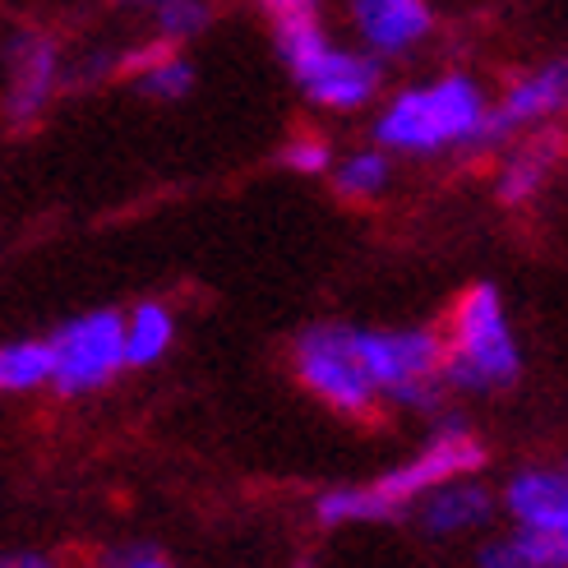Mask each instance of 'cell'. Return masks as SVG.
<instances>
[{"instance_id": "6da1fadb", "label": "cell", "mask_w": 568, "mask_h": 568, "mask_svg": "<svg viewBox=\"0 0 568 568\" xmlns=\"http://www.w3.org/2000/svg\"><path fill=\"white\" fill-rule=\"evenodd\" d=\"M490 89L471 70H435L375 102L371 144L388 158L439 162V158H486Z\"/></svg>"}, {"instance_id": "7a4b0ae2", "label": "cell", "mask_w": 568, "mask_h": 568, "mask_svg": "<svg viewBox=\"0 0 568 568\" xmlns=\"http://www.w3.org/2000/svg\"><path fill=\"white\" fill-rule=\"evenodd\" d=\"M486 467V444H480L467 425L444 420L439 430L425 439L412 458L388 467L375 480L361 486H333L315 499V518L324 527H356V523H393L416 508L420 495H430L444 480L476 476Z\"/></svg>"}, {"instance_id": "3957f363", "label": "cell", "mask_w": 568, "mask_h": 568, "mask_svg": "<svg viewBox=\"0 0 568 568\" xmlns=\"http://www.w3.org/2000/svg\"><path fill=\"white\" fill-rule=\"evenodd\" d=\"M273 47L296 93L315 111L356 116V111H371L384 98V65L356 42H337L320 6L273 14Z\"/></svg>"}, {"instance_id": "277c9868", "label": "cell", "mask_w": 568, "mask_h": 568, "mask_svg": "<svg viewBox=\"0 0 568 568\" xmlns=\"http://www.w3.org/2000/svg\"><path fill=\"white\" fill-rule=\"evenodd\" d=\"M444 388L463 397H495L523 379V343L495 282H471L453 296L439 324Z\"/></svg>"}, {"instance_id": "5b68a950", "label": "cell", "mask_w": 568, "mask_h": 568, "mask_svg": "<svg viewBox=\"0 0 568 568\" xmlns=\"http://www.w3.org/2000/svg\"><path fill=\"white\" fill-rule=\"evenodd\" d=\"M356 352L379 403L430 416L444 403L439 324H356Z\"/></svg>"}, {"instance_id": "8992f818", "label": "cell", "mask_w": 568, "mask_h": 568, "mask_svg": "<svg viewBox=\"0 0 568 568\" xmlns=\"http://www.w3.org/2000/svg\"><path fill=\"white\" fill-rule=\"evenodd\" d=\"M292 375L315 403H324L328 412L347 420H371L384 407L361 365L356 324H343V320L305 324L292 337Z\"/></svg>"}, {"instance_id": "52a82bcc", "label": "cell", "mask_w": 568, "mask_h": 568, "mask_svg": "<svg viewBox=\"0 0 568 568\" xmlns=\"http://www.w3.org/2000/svg\"><path fill=\"white\" fill-rule=\"evenodd\" d=\"M47 343H51V393L61 397H93L125 375L121 310L111 305L65 320Z\"/></svg>"}, {"instance_id": "ba28073f", "label": "cell", "mask_w": 568, "mask_h": 568, "mask_svg": "<svg viewBox=\"0 0 568 568\" xmlns=\"http://www.w3.org/2000/svg\"><path fill=\"white\" fill-rule=\"evenodd\" d=\"M568 116V55H550L527 70H514L504 79V89L490 93V130L486 144L499 153L523 134H541L555 121Z\"/></svg>"}, {"instance_id": "9c48e42d", "label": "cell", "mask_w": 568, "mask_h": 568, "mask_svg": "<svg viewBox=\"0 0 568 568\" xmlns=\"http://www.w3.org/2000/svg\"><path fill=\"white\" fill-rule=\"evenodd\" d=\"M343 23L352 42L379 65L412 61L439 33L435 0H343Z\"/></svg>"}, {"instance_id": "30bf717a", "label": "cell", "mask_w": 568, "mask_h": 568, "mask_svg": "<svg viewBox=\"0 0 568 568\" xmlns=\"http://www.w3.org/2000/svg\"><path fill=\"white\" fill-rule=\"evenodd\" d=\"M70 65H65V47L55 42L42 28H23L6 47V98L0 111L14 130L33 125L47 116V106L55 102V93L65 89Z\"/></svg>"}, {"instance_id": "8fae6325", "label": "cell", "mask_w": 568, "mask_h": 568, "mask_svg": "<svg viewBox=\"0 0 568 568\" xmlns=\"http://www.w3.org/2000/svg\"><path fill=\"white\" fill-rule=\"evenodd\" d=\"M559 158H564V139L555 130L523 134L514 144H504L495 162V199L504 209H527L555 181Z\"/></svg>"}, {"instance_id": "7c38bea8", "label": "cell", "mask_w": 568, "mask_h": 568, "mask_svg": "<svg viewBox=\"0 0 568 568\" xmlns=\"http://www.w3.org/2000/svg\"><path fill=\"white\" fill-rule=\"evenodd\" d=\"M499 508L514 523V531H555L568 523V476L564 467H518L504 480Z\"/></svg>"}, {"instance_id": "4fadbf2b", "label": "cell", "mask_w": 568, "mask_h": 568, "mask_svg": "<svg viewBox=\"0 0 568 568\" xmlns=\"http://www.w3.org/2000/svg\"><path fill=\"white\" fill-rule=\"evenodd\" d=\"M499 508V495L490 486H480L476 476H458V480H444L430 495L416 499V523L425 536H467L476 527H486Z\"/></svg>"}, {"instance_id": "5bb4252c", "label": "cell", "mask_w": 568, "mask_h": 568, "mask_svg": "<svg viewBox=\"0 0 568 568\" xmlns=\"http://www.w3.org/2000/svg\"><path fill=\"white\" fill-rule=\"evenodd\" d=\"M111 70H116L121 79H130V89L139 98L162 102V106L185 102L194 93V79H199L194 65L181 55V47H166V42H144L134 51L111 55Z\"/></svg>"}, {"instance_id": "9a60e30c", "label": "cell", "mask_w": 568, "mask_h": 568, "mask_svg": "<svg viewBox=\"0 0 568 568\" xmlns=\"http://www.w3.org/2000/svg\"><path fill=\"white\" fill-rule=\"evenodd\" d=\"M121 333H125V371H153L172 356L181 324H176V310L172 301H134L130 310H121Z\"/></svg>"}, {"instance_id": "2e32d148", "label": "cell", "mask_w": 568, "mask_h": 568, "mask_svg": "<svg viewBox=\"0 0 568 568\" xmlns=\"http://www.w3.org/2000/svg\"><path fill=\"white\" fill-rule=\"evenodd\" d=\"M393 172H397V158H388L379 144H356L333 158L328 185L343 204H379L393 185Z\"/></svg>"}, {"instance_id": "e0dca14e", "label": "cell", "mask_w": 568, "mask_h": 568, "mask_svg": "<svg viewBox=\"0 0 568 568\" xmlns=\"http://www.w3.org/2000/svg\"><path fill=\"white\" fill-rule=\"evenodd\" d=\"M51 388V343L47 337H10L0 343V393H42Z\"/></svg>"}, {"instance_id": "ac0fdd59", "label": "cell", "mask_w": 568, "mask_h": 568, "mask_svg": "<svg viewBox=\"0 0 568 568\" xmlns=\"http://www.w3.org/2000/svg\"><path fill=\"white\" fill-rule=\"evenodd\" d=\"M149 19H153L158 42L181 47V42H194L199 33H209V23H213V0H166V6L153 10Z\"/></svg>"}, {"instance_id": "d6986e66", "label": "cell", "mask_w": 568, "mask_h": 568, "mask_svg": "<svg viewBox=\"0 0 568 568\" xmlns=\"http://www.w3.org/2000/svg\"><path fill=\"white\" fill-rule=\"evenodd\" d=\"M333 158H337L333 139L320 134V130H296L287 144H282V153H277V162L287 166L292 176H315V181L333 172Z\"/></svg>"}, {"instance_id": "ffe728a7", "label": "cell", "mask_w": 568, "mask_h": 568, "mask_svg": "<svg viewBox=\"0 0 568 568\" xmlns=\"http://www.w3.org/2000/svg\"><path fill=\"white\" fill-rule=\"evenodd\" d=\"M476 568H536L527 541H523V531H508L499 536V541H486L476 555Z\"/></svg>"}, {"instance_id": "44dd1931", "label": "cell", "mask_w": 568, "mask_h": 568, "mask_svg": "<svg viewBox=\"0 0 568 568\" xmlns=\"http://www.w3.org/2000/svg\"><path fill=\"white\" fill-rule=\"evenodd\" d=\"M98 568H176L172 559H166L158 546L149 541H121V546H106Z\"/></svg>"}, {"instance_id": "7402d4cb", "label": "cell", "mask_w": 568, "mask_h": 568, "mask_svg": "<svg viewBox=\"0 0 568 568\" xmlns=\"http://www.w3.org/2000/svg\"><path fill=\"white\" fill-rule=\"evenodd\" d=\"M523 541L536 568H568V523H559L555 531H523Z\"/></svg>"}, {"instance_id": "603a6c76", "label": "cell", "mask_w": 568, "mask_h": 568, "mask_svg": "<svg viewBox=\"0 0 568 568\" xmlns=\"http://www.w3.org/2000/svg\"><path fill=\"white\" fill-rule=\"evenodd\" d=\"M0 568H65V564L51 559V555H33V550H28V555H6V559H0Z\"/></svg>"}, {"instance_id": "cb8c5ba5", "label": "cell", "mask_w": 568, "mask_h": 568, "mask_svg": "<svg viewBox=\"0 0 568 568\" xmlns=\"http://www.w3.org/2000/svg\"><path fill=\"white\" fill-rule=\"evenodd\" d=\"M254 6L273 19V14H287V10H315L320 0H254Z\"/></svg>"}, {"instance_id": "d4e9b609", "label": "cell", "mask_w": 568, "mask_h": 568, "mask_svg": "<svg viewBox=\"0 0 568 568\" xmlns=\"http://www.w3.org/2000/svg\"><path fill=\"white\" fill-rule=\"evenodd\" d=\"M111 6H121V10H139V14H153V10H162L166 0H111Z\"/></svg>"}, {"instance_id": "484cf974", "label": "cell", "mask_w": 568, "mask_h": 568, "mask_svg": "<svg viewBox=\"0 0 568 568\" xmlns=\"http://www.w3.org/2000/svg\"><path fill=\"white\" fill-rule=\"evenodd\" d=\"M564 476H568V458H564Z\"/></svg>"}, {"instance_id": "4316f807", "label": "cell", "mask_w": 568, "mask_h": 568, "mask_svg": "<svg viewBox=\"0 0 568 568\" xmlns=\"http://www.w3.org/2000/svg\"><path fill=\"white\" fill-rule=\"evenodd\" d=\"M435 6H444V0H435Z\"/></svg>"}, {"instance_id": "83f0119b", "label": "cell", "mask_w": 568, "mask_h": 568, "mask_svg": "<svg viewBox=\"0 0 568 568\" xmlns=\"http://www.w3.org/2000/svg\"><path fill=\"white\" fill-rule=\"evenodd\" d=\"M564 121H568V116H564Z\"/></svg>"}]
</instances>
